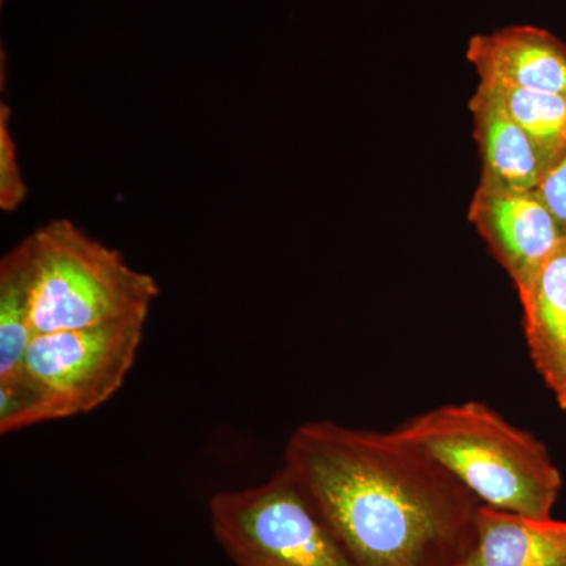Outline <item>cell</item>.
I'll list each match as a JSON object with an SVG mask.
<instances>
[{
  "instance_id": "cell-1",
  "label": "cell",
  "mask_w": 566,
  "mask_h": 566,
  "mask_svg": "<svg viewBox=\"0 0 566 566\" xmlns=\"http://www.w3.org/2000/svg\"><path fill=\"white\" fill-rule=\"evenodd\" d=\"M283 471L357 566H461L482 502L397 430L300 424Z\"/></svg>"
},
{
  "instance_id": "cell-15",
  "label": "cell",
  "mask_w": 566,
  "mask_h": 566,
  "mask_svg": "<svg viewBox=\"0 0 566 566\" xmlns=\"http://www.w3.org/2000/svg\"><path fill=\"white\" fill-rule=\"evenodd\" d=\"M234 566H264V565L256 564V562H240V564H237Z\"/></svg>"
},
{
  "instance_id": "cell-10",
  "label": "cell",
  "mask_w": 566,
  "mask_h": 566,
  "mask_svg": "<svg viewBox=\"0 0 566 566\" xmlns=\"http://www.w3.org/2000/svg\"><path fill=\"white\" fill-rule=\"evenodd\" d=\"M461 566H566V521L482 504L475 545Z\"/></svg>"
},
{
  "instance_id": "cell-4",
  "label": "cell",
  "mask_w": 566,
  "mask_h": 566,
  "mask_svg": "<svg viewBox=\"0 0 566 566\" xmlns=\"http://www.w3.org/2000/svg\"><path fill=\"white\" fill-rule=\"evenodd\" d=\"M216 542L234 565L357 566L283 469L208 504Z\"/></svg>"
},
{
  "instance_id": "cell-3",
  "label": "cell",
  "mask_w": 566,
  "mask_h": 566,
  "mask_svg": "<svg viewBox=\"0 0 566 566\" xmlns=\"http://www.w3.org/2000/svg\"><path fill=\"white\" fill-rule=\"evenodd\" d=\"M36 335L148 316L158 282L70 219L31 234Z\"/></svg>"
},
{
  "instance_id": "cell-5",
  "label": "cell",
  "mask_w": 566,
  "mask_h": 566,
  "mask_svg": "<svg viewBox=\"0 0 566 566\" xmlns=\"http://www.w3.org/2000/svg\"><path fill=\"white\" fill-rule=\"evenodd\" d=\"M147 318L36 335L21 375L39 401V424L85 416L107 403L136 364Z\"/></svg>"
},
{
  "instance_id": "cell-13",
  "label": "cell",
  "mask_w": 566,
  "mask_h": 566,
  "mask_svg": "<svg viewBox=\"0 0 566 566\" xmlns=\"http://www.w3.org/2000/svg\"><path fill=\"white\" fill-rule=\"evenodd\" d=\"M28 182L22 175L17 142L11 133V109L0 104V210L14 212L28 199Z\"/></svg>"
},
{
  "instance_id": "cell-7",
  "label": "cell",
  "mask_w": 566,
  "mask_h": 566,
  "mask_svg": "<svg viewBox=\"0 0 566 566\" xmlns=\"http://www.w3.org/2000/svg\"><path fill=\"white\" fill-rule=\"evenodd\" d=\"M465 59L480 81L566 96V44L545 29L512 25L476 33Z\"/></svg>"
},
{
  "instance_id": "cell-8",
  "label": "cell",
  "mask_w": 566,
  "mask_h": 566,
  "mask_svg": "<svg viewBox=\"0 0 566 566\" xmlns=\"http://www.w3.org/2000/svg\"><path fill=\"white\" fill-rule=\"evenodd\" d=\"M469 111L482 158L480 185L502 191L535 192L547 167L527 133L482 84L469 99Z\"/></svg>"
},
{
  "instance_id": "cell-6",
  "label": "cell",
  "mask_w": 566,
  "mask_h": 566,
  "mask_svg": "<svg viewBox=\"0 0 566 566\" xmlns=\"http://www.w3.org/2000/svg\"><path fill=\"white\" fill-rule=\"evenodd\" d=\"M468 219L516 290L524 289L566 241L565 230L536 192L479 185Z\"/></svg>"
},
{
  "instance_id": "cell-14",
  "label": "cell",
  "mask_w": 566,
  "mask_h": 566,
  "mask_svg": "<svg viewBox=\"0 0 566 566\" xmlns=\"http://www.w3.org/2000/svg\"><path fill=\"white\" fill-rule=\"evenodd\" d=\"M535 192L553 211L566 233V153L551 167Z\"/></svg>"
},
{
  "instance_id": "cell-9",
  "label": "cell",
  "mask_w": 566,
  "mask_h": 566,
  "mask_svg": "<svg viewBox=\"0 0 566 566\" xmlns=\"http://www.w3.org/2000/svg\"><path fill=\"white\" fill-rule=\"evenodd\" d=\"M517 294L532 363L566 411V241Z\"/></svg>"
},
{
  "instance_id": "cell-2",
  "label": "cell",
  "mask_w": 566,
  "mask_h": 566,
  "mask_svg": "<svg viewBox=\"0 0 566 566\" xmlns=\"http://www.w3.org/2000/svg\"><path fill=\"white\" fill-rule=\"evenodd\" d=\"M395 430L423 447L483 505L549 517L564 476L547 447L482 401L449 403L409 417Z\"/></svg>"
},
{
  "instance_id": "cell-12",
  "label": "cell",
  "mask_w": 566,
  "mask_h": 566,
  "mask_svg": "<svg viewBox=\"0 0 566 566\" xmlns=\"http://www.w3.org/2000/svg\"><path fill=\"white\" fill-rule=\"evenodd\" d=\"M527 133L549 172L566 153V96L480 81Z\"/></svg>"
},
{
  "instance_id": "cell-11",
  "label": "cell",
  "mask_w": 566,
  "mask_h": 566,
  "mask_svg": "<svg viewBox=\"0 0 566 566\" xmlns=\"http://www.w3.org/2000/svg\"><path fill=\"white\" fill-rule=\"evenodd\" d=\"M32 315L33 251L28 237L0 262V381L21 374L36 337Z\"/></svg>"
}]
</instances>
